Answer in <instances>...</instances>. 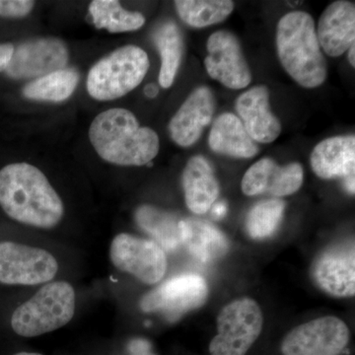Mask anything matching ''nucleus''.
I'll use <instances>...</instances> for the list:
<instances>
[{
    "instance_id": "obj_1",
    "label": "nucleus",
    "mask_w": 355,
    "mask_h": 355,
    "mask_svg": "<svg viewBox=\"0 0 355 355\" xmlns=\"http://www.w3.org/2000/svg\"><path fill=\"white\" fill-rule=\"evenodd\" d=\"M0 207L13 220L41 229L55 227L64 214V202L46 175L25 162L0 170Z\"/></svg>"
},
{
    "instance_id": "obj_2",
    "label": "nucleus",
    "mask_w": 355,
    "mask_h": 355,
    "mask_svg": "<svg viewBox=\"0 0 355 355\" xmlns=\"http://www.w3.org/2000/svg\"><path fill=\"white\" fill-rule=\"evenodd\" d=\"M89 140L98 155L114 165H147L160 150L155 130L140 127L137 116L123 108L97 114L89 128Z\"/></svg>"
},
{
    "instance_id": "obj_3",
    "label": "nucleus",
    "mask_w": 355,
    "mask_h": 355,
    "mask_svg": "<svg viewBox=\"0 0 355 355\" xmlns=\"http://www.w3.org/2000/svg\"><path fill=\"white\" fill-rule=\"evenodd\" d=\"M277 49L280 64L299 85L312 89L326 81L328 64L309 13L293 11L279 21Z\"/></svg>"
},
{
    "instance_id": "obj_4",
    "label": "nucleus",
    "mask_w": 355,
    "mask_h": 355,
    "mask_svg": "<svg viewBox=\"0 0 355 355\" xmlns=\"http://www.w3.org/2000/svg\"><path fill=\"white\" fill-rule=\"evenodd\" d=\"M76 302V291L69 282H48L14 311L11 327L17 335L25 338L58 330L71 321Z\"/></svg>"
},
{
    "instance_id": "obj_5",
    "label": "nucleus",
    "mask_w": 355,
    "mask_h": 355,
    "mask_svg": "<svg viewBox=\"0 0 355 355\" xmlns=\"http://www.w3.org/2000/svg\"><path fill=\"white\" fill-rule=\"evenodd\" d=\"M146 51L135 44L112 51L93 65L86 87L98 101H112L132 92L146 78L149 69Z\"/></svg>"
},
{
    "instance_id": "obj_6",
    "label": "nucleus",
    "mask_w": 355,
    "mask_h": 355,
    "mask_svg": "<svg viewBox=\"0 0 355 355\" xmlns=\"http://www.w3.org/2000/svg\"><path fill=\"white\" fill-rule=\"evenodd\" d=\"M263 315L249 297L224 306L217 317V335L209 345L210 355H246L260 336Z\"/></svg>"
},
{
    "instance_id": "obj_7",
    "label": "nucleus",
    "mask_w": 355,
    "mask_h": 355,
    "mask_svg": "<svg viewBox=\"0 0 355 355\" xmlns=\"http://www.w3.org/2000/svg\"><path fill=\"white\" fill-rule=\"evenodd\" d=\"M110 258L114 268L147 286L160 282L167 270V257L157 243L127 233L114 238Z\"/></svg>"
},
{
    "instance_id": "obj_8",
    "label": "nucleus",
    "mask_w": 355,
    "mask_h": 355,
    "mask_svg": "<svg viewBox=\"0 0 355 355\" xmlns=\"http://www.w3.org/2000/svg\"><path fill=\"white\" fill-rule=\"evenodd\" d=\"M58 263L41 248L0 243V282L9 286H37L55 279Z\"/></svg>"
},
{
    "instance_id": "obj_9",
    "label": "nucleus",
    "mask_w": 355,
    "mask_h": 355,
    "mask_svg": "<svg viewBox=\"0 0 355 355\" xmlns=\"http://www.w3.org/2000/svg\"><path fill=\"white\" fill-rule=\"evenodd\" d=\"M209 288L202 277L193 273L178 275L147 292L139 302L146 313H160L176 320L202 307L209 299Z\"/></svg>"
},
{
    "instance_id": "obj_10",
    "label": "nucleus",
    "mask_w": 355,
    "mask_h": 355,
    "mask_svg": "<svg viewBox=\"0 0 355 355\" xmlns=\"http://www.w3.org/2000/svg\"><path fill=\"white\" fill-rule=\"evenodd\" d=\"M350 331L335 316L317 318L296 327L282 343L284 355H340L349 345Z\"/></svg>"
},
{
    "instance_id": "obj_11",
    "label": "nucleus",
    "mask_w": 355,
    "mask_h": 355,
    "mask_svg": "<svg viewBox=\"0 0 355 355\" xmlns=\"http://www.w3.org/2000/svg\"><path fill=\"white\" fill-rule=\"evenodd\" d=\"M205 65L214 80L233 90L249 86L252 73L239 39L226 30L214 32L207 40Z\"/></svg>"
},
{
    "instance_id": "obj_12",
    "label": "nucleus",
    "mask_w": 355,
    "mask_h": 355,
    "mask_svg": "<svg viewBox=\"0 0 355 355\" xmlns=\"http://www.w3.org/2000/svg\"><path fill=\"white\" fill-rule=\"evenodd\" d=\"M311 275L319 288L334 297H354L355 251L352 241L340 243L324 250L315 259Z\"/></svg>"
},
{
    "instance_id": "obj_13",
    "label": "nucleus",
    "mask_w": 355,
    "mask_h": 355,
    "mask_svg": "<svg viewBox=\"0 0 355 355\" xmlns=\"http://www.w3.org/2000/svg\"><path fill=\"white\" fill-rule=\"evenodd\" d=\"M69 58V50L60 40H31L14 49L6 73L13 79L40 78L55 70L65 69Z\"/></svg>"
},
{
    "instance_id": "obj_14",
    "label": "nucleus",
    "mask_w": 355,
    "mask_h": 355,
    "mask_svg": "<svg viewBox=\"0 0 355 355\" xmlns=\"http://www.w3.org/2000/svg\"><path fill=\"white\" fill-rule=\"evenodd\" d=\"M303 181L304 171L299 163L279 166L272 159L263 158L245 173L241 189L249 197L270 193L273 197L282 198L298 191Z\"/></svg>"
},
{
    "instance_id": "obj_15",
    "label": "nucleus",
    "mask_w": 355,
    "mask_h": 355,
    "mask_svg": "<svg viewBox=\"0 0 355 355\" xmlns=\"http://www.w3.org/2000/svg\"><path fill=\"white\" fill-rule=\"evenodd\" d=\"M216 106V98L209 87L200 86L195 89L168 125L173 141L181 147L193 146L205 128L211 123Z\"/></svg>"
},
{
    "instance_id": "obj_16",
    "label": "nucleus",
    "mask_w": 355,
    "mask_h": 355,
    "mask_svg": "<svg viewBox=\"0 0 355 355\" xmlns=\"http://www.w3.org/2000/svg\"><path fill=\"white\" fill-rule=\"evenodd\" d=\"M236 111L254 142L272 144L282 133V123L270 110V91L265 85L242 93L236 101Z\"/></svg>"
},
{
    "instance_id": "obj_17",
    "label": "nucleus",
    "mask_w": 355,
    "mask_h": 355,
    "mask_svg": "<svg viewBox=\"0 0 355 355\" xmlns=\"http://www.w3.org/2000/svg\"><path fill=\"white\" fill-rule=\"evenodd\" d=\"M316 32L324 53L331 58L340 57L354 44V3L345 0L333 2L320 17Z\"/></svg>"
},
{
    "instance_id": "obj_18",
    "label": "nucleus",
    "mask_w": 355,
    "mask_h": 355,
    "mask_svg": "<svg viewBox=\"0 0 355 355\" xmlns=\"http://www.w3.org/2000/svg\"><path fill=\"white\" fill-rule=\"evenodd\" d=\"M311 168L324 180L347 179L355 173V137H334L323 140L311 153Z\"/></svg>"
},
{
    "instance_id": "obj_19",
    "label": "nucleus",
    "mask_w": 355,
    "mask_h": 355,
    "mask_svg": "<svg viewBox=\"0 0 355 355\" xmlns=\"http://www.w3.org/2000/svg\"><path fill=\"white\" fill-rule=\"evenodd\" d=\"M182 184L187 207L198 216L209 211L219 196V184L214 168L200 155L193 156L187 163Z\"/></svg>"
},
{
    "instance_id": "obj_20",
    "label": "nucleus",
    "mask_w": 355,
    "mask_h": 355,
    "mask_svg": "<svg viewBox=\"0 0 355 355\" xmlns=\"http://www.w3.org/2000/svg\"><path fill=\"white\" fill-rule=\"evenodd\" d=\"M214 153L235 158H253L259 153L256 142L248 135L241 120L234 114H221L214 121L209 135Z\"/></svg>"
},
{
    "instance_id": "obj_21",
    "label": "nucleus",
    "mask_w": 355,
    "mask_h": 355,
    "mask_svg": "<svg viewBox=\"0 0 355 355\" xmlns=\"http://www.w3.org/2000/svg\"><path fill=\"white\" fill-rule=\"evenodd\" d=\"M180 228L182 244L198 260L211 263L227 253V238L212 224L197 219H186L180 222Z\"/></svg>"
},
{
    "instance_id": "obj_22",
    "label": "nucleus",
    "mask_w": 355,
    "mask_h": 355,
    "mask_svg": "<svg viewBox=\"0 0 355 355\" xmlns=\"http://www.w3.org/2000/svg\"><path fill=\"white\" fill-rule=\"evenodd\" d=\"M153 41L161 58L159 83L163 88L171 87L183 60V33L174 21H165L156 28Z\"/></svg>"
},
{
    "instance_id": "obj_23",
    "label": "nucleus",
    "mask_w": 355,
    "mask_h": 355,
    "mask_svg": "<svg viewBox=\"0 0 355 355\" xmlns=\"http://www.w3.org/2000/svg\"><path fill=\"white\" fill-rule=\"evenodd\" d=\"M135 220L163 250L175 251L182 244L181 220L171 212L142 205L135 212Z\"/></svg>"
},
{
    "instance_id": "obj_24",
    "label": "nucleus",
    "mask_w": 355,
    "mask_h": 355,
    "mask_svg": "<svg viewBox=\"0 0 355 355\" xmlns=\"http://www.w3.org/2000/svg\"><path fill=\"white\" fill-rule=\"evenodd\" d=\"M79 78L80 77L76 69L55 70L27 84L23 88V96L34 101L64 102L73 94Z\"/></svg>"
},
{
    "instance_id": "obj_25",
    "label": "nucleus",
    "mask_w": 355,
    "mask_h": 355,
    "mask_svg": "<svg viewBox=\"0 0 355 355\" xmlns=\"http://www.w3.org/2000/svg\"><path fill=\"white\" fill-rule=\"evenodd\" d=\"M89 14L98 29L110 33L137 31L146 24L141 13L125 10L116 0H94L89 6Z\"/></svg>"
},
{
    "instance_id": "obj_26",
    "label": "nucleus",
    "mask_w": 355,
    "mask_h": 355,
    "mask_svg": "<svg viewBox=\"0 0 355 355\" xmlns=\"http://www.w3.org/2000/svg\"><path fill=\"white\" fill-rule=\"evenodd\" d=\"M175 6L180 18L193 28L221 23L234 10L230 0H178Z\"/></svg>"
},
{
    "instance_id": "obj_27",
    "label": "nucleus",
    "mask_w": 355,
    "mask_h": 355,
    "mask_svg": "<svg viewBox=\"0 0 355 355\" xmlns=\"http://www.w3.org/2000/svg\"><path fill=\"white\" fill-rule=\"evenodd\" d=\"M286 209V202L279 198L261 200L250 210L246 218V230L253 239L263 240L275 234Z\"/></svg>"
},
{
    "instance_id": "obj_28",
    "label": "nucleus",
    "mask_w": 355,
    "mask_h": 355,
    "mask_svg": "<svg viewBox=\"0 0 355 355\" xmlns=\"http://www.w3.org/2000/svg\"><path fill=\"white\" fill-rule=\"evenodd\" d=\"M30 0H0V16L8 18L25 17L34 8Z\"/></svg>"
},
{
    "instance_id": "obj_29",
    "label": "nucleus",
    "mask_w": 355,
    "mask_h": 355,
    "mask_svg": "<svg viewBox=\"0 0 355 355\" xmlns=\"http://www.w3.org/2000/svg\"><path fill=\"white\" fill-rule=\"evenodd\" d=\"M130 355H157L153 352L151 343L144 338H133L128 345Z\"/></svg>"
},
{
    "instance_id": "obj_30",
    "label": "nucleus",
    "mask_w": 355,
    "mask_h": 355,
    "mask_svg": "<svg viewBox=\"0 0 355 355\" xmlns=\"http://www.w3.org/2000/svg\"><path fill=\"white\" fill-rule=\"evenodd\" d=\"M14 53V46L11 44H0V72L6 71Z\"/></svg>"
},
{
    "instance_id": "obj_31",
    "label": "nucleus",
    "mask_w": 355,
    "mask_h": 355,
    "mask_svg": "<svg viewBox=\"0 0 355 355\" xmlns=\"http://www.w3.org/2000/svg\"><path fill=\"white\" fill-rule=\"evenodd\" d=\"M158 92L157 86L154 85V84H148L146 87V95L148 98L156 97L158 95Z\"/></svg>"
},
{
    "instance_id": "obj_32",
    "label": "nucleus",
    "mask_w": 355,
    "mask_h": 355,
    "mask_svg": "<svg viewBox=\"0 0 355 355\" xmlns=\"http://www.w3.org/2000/svg\"><path fill=\"white\" fill-rule=\"evenodd\" d=\"M355 46H352V48L349 50V64H352V67H355Z\"/></svg>"
},
{
    "instance_id": "obj_33",
    "label": "nucleus",
    "mask_w": 355,
    "mask_h": 355,
    "mask_svg": "<svg viewBox=\"0 0 355 355\" xmlns=\"http://www.w3.org/2000/svg\"><path fill=\"white\" fill-rule=\"evenodd\" d=\"M225 207L224 205H217L216 207V210H214V212L217 214V216H221V214H225Z\"/></svg>"
},
{
    "instance_id": "obj_34",
    "label": "nucleus",
    "mask_w": 355,
    "mask_h": 355,
    "mask_svg": "<svg viewBox=\"0 0 355 355\" xmlns=\"http://www.w3.org/2000/svg\"><path fill=\"white\" fill-rule=\"evenodd\" d=\"M15 355H43L41 354H37V352H19V354Z\"/></svg>"
}]
</instances>
